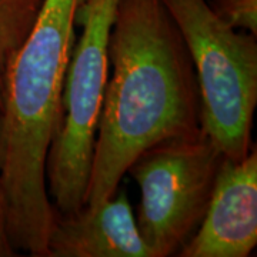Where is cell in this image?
I'll return each instance as SVG.
<instances>
[{
    "label": "cell",
    "instance_id": "cell-8",
    "mask_svg": "<svg viewBox=\"0 0 257 257\" xmlns=\"http://www.w3.org/2000/svg\"><path fill=\"white\" fill-rule=\"evenodd\" d=\"M45 0H0V87L10 60L30 35Z\"/></svg>",
    "mask_w": 257,
    "mask_h": 257
},
{
    "label": "cell",
    "instance_id": "cell-7",
    "mask_svg": "<svg viewBox=\"0 0 257 257\" xmlns=\"http://www.w3.org/2000/svg\"><path fill=\"white\" fill-rule=\"evenodd\" d=\"M47 257H152L124 189L94 207L63 214L56 210Z\"/></svg>",
    "mask_w": 257,
    "mask_h": 257
},
{
    "label": "cell",
    "instance_id": "cell-2",
    "mask_svg": "<svg viewBox=\"0 0 257 257\" xmlns=\"http://www.w3.org/2000/svg\"><path fill=\"white\" fill-rule=\"evenodd\" d=\"M84 0H45L30 35L10 60L0 87V182L16 251L47 257L56 209L46 162L59 132L74 25Z\"/></svg>",
    "mask_w": 257,
    "mask_h": 257
},
{
    "label": "cell",
    "instance_id": "cell-1",
    "mask_svg": "<svg viewBox=\"0 0 257 257\" xmlns=\"http://www.w3.org/2000/svg\"><path fill=\"white\" fill-rule=\"evenodd\" d=\"M86 206L113 196L136 157L162 140L202 130L199 83L162 0H119Z\"/></svg>",
    "mask_w": 257,
    "mask_h": 257
},
{
    "label": "cell",
    "instance_id": "cell-4",
    "mask_svg": "<svg viewBox=\"0 0 257 257\" xmlns=\"http://www.w3.org/2000/svg\"><path fill=\"white\" fill-rule=\"evenodd\" d=\"M119 0H84L62 94V123L46 162L47 194L59 213L86 206L97 123L109 72V36Z\"/></svg>",
    "mask_w": 257,
    "mask_h": 257
},
{
    "label": "cell",
    "instance_id": "cell-9",
    "mask_svg": "<svg viewBox=\"0 0 257 257\" xmlns=\"http://www.w3.org/2000/svg\"><path fill=\"white\" fill-rule=\"evenodd\" d=\"M209 5L229 26L257 35V0H210Z\"/></svg>",
    "mask_w": 257,
    "mask_h": 257
},
{
    "label": "cell",
    "instance_id": "cell-5",
    "mask_svg": "<svg viewBox=\"0 0 257 257\" xmlns=\"http://www.w3.org/2000/svg\"><path fill=\"white\" fill-rule=\"evenodd\" d=\"M224 157L202 128L147 147L130 165L142 193L136 223L152 257L177 256L197 231Z\"/></svg>",
    "mask_w": 257,
    "mask_h": 257
},
{
    "label": "cell",
    "instance_id": "cell-6",
    "mask_svg": "<svg viewBox=\"0 0 257 257\" xmlns=\"http://www.w3.org/2000/svg\"><path fill=\"white\" fill-rule=\"evenodd\" d=\"M257 244V149L241 160L223 159L210 203L180 257H247Z\"/></svg>",
    "mask_w": 257,
    "mask_h": 257
},
{
    "label": "cell",
    "instance_id": "cell-3",
    "mask_svg": "<svg viewBox=\"0 0 257 257\" xmlns=\"http://www.w3.org/2000/svg\"><path fill=\"white\" fill-rule=\"evenodd\" d=\"M190 53L199 83L203 132L230 160L251 140L257 106V35L229 26L206 0H162Z\"/></svg>",
    "mask_w": 257,
    "mask_h": 257
},
{
    "label": "cell",
    "instance_id": "cell-10",
    "mask_svg": "<svg viewBox=\"0 0 257 257\" xmlns=\"http://www.w3.org/2000/svg\"><path fill=\"white\" fill-rule=\"evenodd\" d=\"M19 253L13 247L8 230V211H6V197L3 186L0 182V257H16Z\"/></svg>",
    "mask_w": 257,
    "mask_h": 257
}]
</instances>
